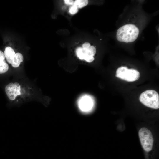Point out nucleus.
I'll list each match as a JSON object with an SVG mask.
<instances>
[{
	"instance_id": "nucleus-14",
	"label": "nucleus",
	"mask_w": 159,
	"mask_h": 159,
	"mask_svg": "<svg viewBox=\"0 0 159 159\" xmlns=\"http://www.w3.org/2000/svg\"><path fill=\"white\" fill-rule=\"evenodd\" d=\"M90 46V44L89 43L85 42L83 44L82 48L84 50L88 53L87 51Z\"/></svg>"
},
{
	"instance_id": "nucleus-12",
	"label": "nucleus",
	"mask_w": 159,
	"mask_h": 159,
	"mask_svg": "<svg viewBox=\"0 0 159 159\" xmlns=\"http://www.w3.org/2000/svg\"><path fill=\"white\" fill-rule=\"evenodd\" d=\"M78 11V8L74 5L70 7L69 10V12L72 14H76Z\"/></svg>"
},
{
	"instance_id": "nucleus-1",
	"label": "nucleus",
	"mask_w": 159,
	"mask_h": 159,
	"mask_svg": "<svg viewBox=\"0 0 159 159\" xmlns=\"http://www.w3.org/2000/svg\"><path fill=\"white\" fill-rule=\"evenodd\" d=\"M139 33V29L135 25L128 24L118 29L116 32V38L120 42H131L136 39Z\"/></svg>"
},
{
	"instance_id": "nucleus-3",
	"label": "nucleus",
	"mask_w": 159,
	"mask_h": 159,
	"mask_svg": "<svg viewBox=\"0 0 159 159\" xmlns=\"http://www.w3.org/2000/svg\"><path fill=\"white\" fill-rule=\"evenodd\" d=\"M138 135L143 149L146 152L150 151L152 149L154 142L151 132L147 128H142L139 130Z\"/></svg>"
},
{
	"instance_id": "nucleus-6",
	"label": "nucleus",
	"mask_w": 159,
	"mask_h": 159,
	"mask_svg": "<svg viewBox=\"0 0 159 159\" xmlns=\"http://www.w3.org/2000/svg\"><path fill=\"white\" fill-rule=\"evenodd\" d=\"M78 106L80 110L84 113L90 112L93 106V102L91 97L87 96L82 97L78 102Z\"/></svg>"
},
{
	"instance_id": "nucleus-13",
	"label": "nucleus",
	"mask_w": 159,
	"mask_h": 159,
	"mask_svg": "<svg viewBox=\"0 0 159 159\" xmlns=\"http://www.w3.org/2000/svg\"><path fill=\"white\" fill-rule=\"evenodd\" d=\"M6 62L4 52L0 50V64Z\"/></svg>"
},
{
	"instance_id": "nucleus-4",
	"label": "nucleus",
	"mask_w": 159,
	"mask_h": 159,
	"mask_svg": "<svg viewBox=\"0 0 159 159\" xmlns=\"http://www.w3.org/2000/svg\"><path fill=\"white\" fill-rule=\"evenodd\" d=\"M115 76L128 82H133L139 79L140 74L135 69H129L126 67L122 66L117 69Z\"/></svg>"
},
{
	"instance_id": "nucleus-10",
	"label": "nucleus",
	"mask_w": 159,
	"mask_h": 159,
	"mask_svg": "<svg viewBox=\"0 0 159 159\" xmlns=\"http://www.w3.org/2000/svg\"><path fill=\"white\" fill-rule=\"evenodd\" d=\"M88 2V1L87 0H76L74 2V5L77 8H80L86 6Z\"/></svg>"
},
{
	"instance_id": "nucleus-11",
	"label": "nucleus",
	"mask_w": 159,
	"mask_h": 159,
	"mask_svg": "<svg viewBox=\"0 0 159 159\" xmlns=\"http://www.w3.org/2000/svg\"><path fill=\"white\" fill-rule=\"evenodd\" d=\"M96 49L95 47L93 46H90L89 49L87 53L90 56L93 57L96 53Z\"/></svg>"
},
{
	"instance_id": "nucleus-9",
	"label": "nucleus",
	"mask_w": 159,
	"mask_h": 159,
	"mask_svg": "<svg viewBox=\"0 0 159 159\" xmlns=\"http://www.w3.org/2000/svg\"><path fill=\"white\" fill-rule=\"evenodd\" d=\"M23 59V55L20 53H17L15 54L11 64L14 67H18Z\"/></svg>"
},
{
	"instance_id": "nucleus-5",
	"label": "nucleus",
	"mask_w": 159,
	"mask_h": 159,
	"mask_svg": "<svg viewBox=\"0 0 159 159\" xmlns=\"http://www.w3.org/2000/svg\"><path fill=\"white\" fill-rule=\"evenodd\" d=\"M20 86L18 82L10 83L5 87V91L9 100L13 101L21 94Z\"/></svg>"
},
{
	"instance_id": "nucleus-15",
	"label": "nucleus",
	"mask_w": 159,
	"mask_h": 159,
	"mask_svg": "<svg viewBox=\"0 0 159 159\" xmlns=\"http://www.w3.org/2000/svg\"><path fill=\"white\" fill-rule=\"evenodd\" d=\"M65 4L68 5H73L74 2L72 0H65L64 1Z\"/></svg>"
},
{
	"instance_id": "nucleus-8",
	"label": "nucleus",
	"mask_w": 159,
	"mask_h": 159,
	"mask_svg": "<svg viewBox=\"0 0 159 159\" xmlns=\"http://www.w3.org/2000/svg\"><path fill=\"white\" fill-rule=\"evenodd\" d=\"M4 53L8 62L11 64L15 54L14 50L10 47H7L5 48Z\"/></svg>"
},
{
	"instance_id": "nucleus-7",
	"label": "nucleus",
	"mask_w": 159,
	"mask_h": 159,
	"mask_svg": "<svg viewBox=\"0 0 159 159\" xmlns=\"http://www.w3.org/2000/svg\"><path fill=\"white\" fill-rule=\"evenodd\" d=\"M77 56L81 60H84L89 62H92L94 59L93 57L90 56L82 48L78 47L76 49Z\"/></svg>"
},
{
	"instance_id": "nucleus-2",
	"label": "nucleus",
	"mask_w": 159,
	"mask_h": 159,
	"mask_svg": "<svg viewBox=\"0 0 159 159\" xmlns=\"http://www.w3.org/2000/svg\"><path fill=\"white\" fill-rule=\"evenodd\" d=\"M139 100L147 107L155 109L159 108V95L154 90H148L142 92L140 95Z\"/></svg>"
}]
</instances>
